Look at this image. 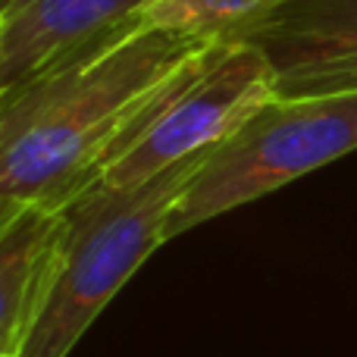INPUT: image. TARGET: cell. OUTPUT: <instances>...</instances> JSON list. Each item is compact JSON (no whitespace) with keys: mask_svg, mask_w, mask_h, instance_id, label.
Wrapping results in <instances>:
<instances>
[{"mask_svg":"<svg viewBox=\"0 0 357 357\" xmlns=\"http://www.w3.org/2000/svg\"><path fill=\"white\" fill-rule=\"evenodd\" d=\"M220 41L123 25L0 98V201L66 207L123 135Z\"/></svg>","mask_w":357,"mask_h":357,"instance_id":"cell-1","label":"cell"},{"mask_svg":"<svg viewBox=\"0 0 357 357\" xmlns=\"http://www.w3.org/2000/svg\"><path fill=\"white\" fill-rule=\"evenodd\" d=\"M207 154L142 188H88L63 207L60 245L13 357H69L132 273L167 241V220Z\"/></svg>","mask_w":357,"mask_h":357,"instance_id":"cell-2","label":"cell"},{"mask_svg":"<svg viewBox=\"0 0 357 357\" xmlns=\"http://www.w3.org/2000/svg\"><path fill=\"white\" fill-rule=\"evenodd\" d=\"M357 151V91L276 98L210 151L167 220V241Z\"/></svg>","mask_w":357,"mask_h":357,"instance_id":"cell-3","label":"cell"},{"mask_svg":"<svg viewBox=\"0 0 357 357\" xmlns=\"http://www.w3.org/2000/svg\"><path fill=\"white\" fill-rule=\"evenodd\" d=\"M279 98L276 73L254 44L229 38L176 82L123 135L98 169L91 188L129 191L238 135Z\"/></svg>","mask_w":357,"mask_h":357,"instance_id":"cell-4","label":"cell"},{"mask_svg":"<svg viewBox=\"0 0 357 357\" xmlns=\"http://www.w3.org/2000/svg\"><path fill=\"white\" fill-rule=\"evenodd\" d=\"M235 38L270 60L279 98L357 91V0H266Z\"/></svg>","mask_w":357,"mask_h":357,"instance_id":"cell-5","label":"cell"},{"mask_svg":"<svg viewBox=\"0 0 357 357\" xmlns=\"http://www.w3.org/2000/svg\"><path fill=\"white\" fill-rule=\"evenodd\" d=\"M148 0H6L0 6V98L135 22Z\"/></svg>","mask_w":357,"mask_h":357,"instance_id":"cell-6","label":"cell"},{"mask_svg":"<svg viewBox=\"0 0 357 357\" xmlns=\"http://www.w3.org/2000/svg\"><path fill=\"white\" fill-rule=\"evenodd\" d=\"M66 213L31 201H0V348L16 351Z\"/></svg>","mask_w":357,"mask_h":357,"instance_id":"cell-7","label":"cell"},{"mask_svg":"<svg viewBox=\"0 0 357 357\" xmlns=\"http://www.w3.org/2000/svg\"><path fill=\"white\" fill-rule=\"evenodd\" d=\"M264 3L266 0H148L135 13V22L178 38L229 41L264 10Z\"/></svg>","mask_w":357,"mask_h":357,"instance_id":"cell-8","label":"cell"},{"mask_svg":"<svg viewBox=\"0 0 357 357\" xmlns=\"http://www.w3.org/2000/svg\"><path fill=\"white\" fill-rule=\"evenodd\" d=\"M0 357H13V351H6V348H0Z\"/></svg>","mask_w":357,"mask_h":357,"instance_id":"cell-9","label":"cell"},{"mask_svg":"<svg viewBox=\"0 0 357 357\" xmlns=\"http://www.w3.org/2000/svg\"><path fill=\"white\" fill-rule=\"evenodd\" d=\"M3 3H6V0H0V6H3Z\"/></svg>","mask_w":357,"mask_h":357,"instance_id":"cell-10","label":"cell"}]
</instances>
